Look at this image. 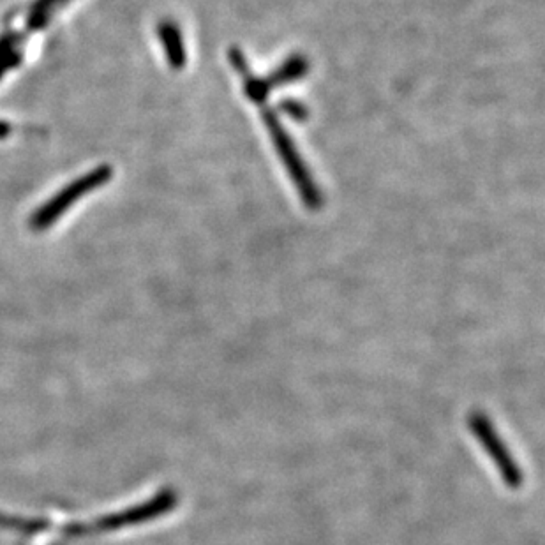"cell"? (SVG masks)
<instances>
[{
	"mask_svg": "<svg viewBox=\"0 0 545 545\" xmlns=\"http://www.w3.org/2000/svg\"><path fill=\"white\" fill-rule=\"evenodd\" d=\"M230 59H232L235 69H239L240 75L244 76V87H246V94L254 103H265V99L269 96V92L276 87L286 85V83L295 82L302 76L307 75V60L300 55H295L292 59L286 60L281 68L277 69L276 73L262 80V78H256V76L249 73L247 69V62L244 59V55L239 50H232L230 52Z\"/></svg>",
	"mask_w": 545,
	"mask_h": 545,
	"instance_id": "3",
	"label": "cell"
},
{
	"mask_svg": "<svg viewBox=\"0 0 545 545\" xmlns=\"http://www.w3.org/2000/svg\"><path fill=\"white\" fill-rule=\"evenodd\" d=\"M11 133H13V127H11V124L4 122V120H0V140L8 138Z\"/></svg>",
	"mask_w": 545,
	"mask_h": 545,
	"instance_id": "9",
	"label": "cell"
},
{
	"mask_svg": "<svg viewBox=\"0 0 545 545\" xmlns=\"http://www.w3.org/2000/svg\"><path fill=\"white\" fill-rule=\"evenodd\" d=\"M281 108H283V112L286 113V115H290L292 119H307V108L302 105V103H299V101H284Z\"/></svg>",
	"mask_w": 545,
	"mask_h": 545,
	"instance_id": "8",
	"label": "cell"
},
{
	"mask_svg": "<svg viewBox=\"0 0 545 545\" xmlns=\"http://www.w3.org/2000/svg\"><path fill=\"white\" fill-rule=\"evenodd\" d=\"M157 36L165 46L166 59L170 62L173 69H182L186 64V48H184V39L177 23L172 20L157 25Z\"/></svg>",
	"mask_w": 545,
	"mask_h": 545,
	"instance_id": "5",
	"label": "cell"
},
{
	"mask_svg": "<svg viewBox=\"0 0 545 545\" xmlns=\"http://www.w3.org/2000/svg\"><path fill=\"white\" fill-rule=\"evenodd\" d=\"M23 55L20 50H11V52L0 53V78L4 76L9 69L16 68L22 62Z\"/></svg>",
	"mask_w": 545,
	"mask_h": 545,
	"instance_id": "7",
	"label": "cell"
},
{
	"mask_svg": "<svg viewBox=\"0 0 545 545\" xmlns=\"http://www.w3.org/2000/svg\"><path fill=\"white\" fill-rule=\"evenodd\" d=\"M263 120L267 124L272 142L276 145L277 154L281 157L283 165L286 166V170H288L290 177L295 182V187L299 189L302 200H304L307 207L318 209L322 205V193L318 191V187L314 184L311 173L307 172V166L304 165L299 150L293 145L288 133L284 131V127L281 126L276 113L265 110L263 112Z\"/></svg>",
	"mask_w": 545,
	"mask_h": 545,
	"instance_id": "1",
	"label": "cell"
},
{
	"mask_svg": "<svg viewBox=\"0 0 545 545\" xmlns=\"http://www.w3.org/2000/svg\"><path fill=\"white\" fill-rule=\"evenodd\" d=\"M470 426L473 431H477L478 438L482 441V445L486 447L487 452L493 457L494 463L498 466L501 475L507 480L508 486H521V482H523L521 471H519V468L512 461V457L508 454L505 445H501L500 438H498V434L494 433L491 424H487V420L482 419L480 415H473L470 420Z\"/></svg>",
	"mask_w": 545,
	"mask_h": 545,
	"instance_id": "4",
	"label": "cell"
},
{
	"mask_svg": "<svg viewBox=\"0 0 545 545\" xmlns=\"http://www.w3.org/2000/svg\"><path fill=\"white\" fill-rule=\"evenodd\" d=\"M66 2L68 0H36L29 9L27 32H38V30L45 29L53 9L59 8Z\"/></svg>",
	"mask_w": 545,
	"mask_h": 545,
	"instance_id": "6",
	"label": "cell"
},
{
	"mask_svg": "<svg viewBox=\"0 0 545 545\" xmlns=\"http://www.w3.org/2000/svg\"><path fill=\"white\" fill-rule=\"evenodd\" d=\"M112 175V166L103 165L76 179L75 182H71L68 187L60 191L59 195L53 196L52 200H48L41 209L32 214L30 228L34 232H45L73 203L78 202L90 191L105 186L106 182L112 179Z\"/></svg>",
	"mask_w": 545,
	"mask_h": 545,
	"instance_id": "2",
	"label": "cell"
}]
</instances>
